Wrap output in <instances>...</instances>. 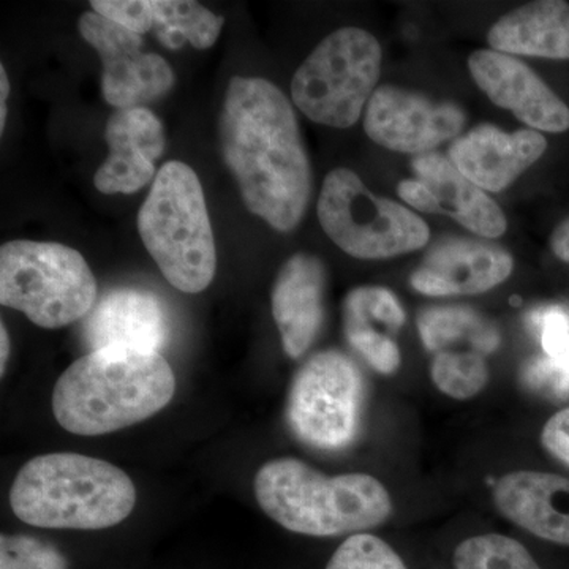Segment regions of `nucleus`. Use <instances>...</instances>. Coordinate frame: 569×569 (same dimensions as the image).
<instances>
[{
    "label": "nucleus",
    "instance_id": "nucleus-1",
    "mask_svg": "<svg viewBox=\"0 0 569 569\" xmlns=\"http://www.w3.org/2000/svg\"><path fill=\"white\" fill-rule=\"evenodd\" d=\"M220 141L246 208L280 233L293 231L309 206L312 171L283 92L263 78H233L220 116Z\"/></svg>",
    "mask_w": 569,
    "mask_h": 569
},
{
    "label": "nucleus",
    "instance_id": "nucleus-2",
    "mask_svg": "<svg viewBox=\"0 0 569 569\" xmlns=\"http://www.w3.org/2000/svg\"><path fill=\"white\" fill-rule=\"evenodd\" d=\"M173 369L160 353L97 350L77 359L52 392L59 425L97 437L138 425L173 399Z\"/></svg>",
    "mask_w": 569,
    "mask_h": 569
},
{
    "label": "nucleus",
    "instance_id": "nucleus-3",
    "mask_svg": "<svg viewBox=\"0 0 569 569\" xmlns=\"http://www.w3.org/2000/svg\"><path fill=\"white\" fill-rule=\"evenodd\" d=\"M134 503L137 490L126 471L74 452L37 456L10 489L14 516L41 529H110L132 515Z\"/></svg>",
    "mask_w": 569,
    "mask_h": 569
},
{
    "label": "nucleus",
    "instance_id": "nucleus-4",
    "mask_svg": "<svg viewBox=\"0 0 569 569\" xmlns=\"http://www.w3.org/2000/svg\"><path fill=\"white\" fill-rule=\"evenodd\" d=\"M254 497L283 529L316 538L362 533L392 512L388 489L372 475L328 477L293 458L264 463L254 478Z\"/></svg>",
    "mask_w": 569,
    "mask_h": 569
},
{
    "label": "nucleus",
    "instance_id": "nucleus-5",
    "mask_svg": "<svg viewBox=\"0 0 569 569\" xmlns=\"http://www.w3.org/2000/svg\"><path fill=\"white\" fill-rule=\"evenodd\" d=\"M138 231L176 290L197 295L212 283L216 242L203 187L189 164L173 160L160 168L138 213Z\"/></svg>",
    "mask_w": 569,
    "mask_h": 569
},
{
    "label": "nucleus",
    "instance_id": "nucleus-6",
    "mask_svg": "<svg viewBox=\"0 0 569 569\" xmlns=\"http://www.w3.org/2000/svg\"><path fill=\"white\" fill-rule=\"evenodd\" d=\"M96 298V277L78 250L36 241H11L0 249V302L33 325L74 323L91 313Z\"/></svg>",
    "mask_w": 569,
    "mask_h": 569
},
{
    "label": "nucleus",
    "instance_id": "nucleus-7",
    "mask_svg": "<svg viewBox=\"0 0 569 569\" xmlns=\"http://www.w3.org/2000/svg\"><path fill=\"white\" fill-rule=\"evenodd\" d=\"M380 71L381 47L376 37L362 29H339L296 70L291 96L310 121L348 129L377 91Z\"/></svg>",
    "mask_w": 569,
    "mask_h": 569
},
{
    "label": "nucleus",
    "instance_id": "nucleus-8",
    "mask_svg": "<svg viewBox=\"0 0 569 569\" xmlns=\"http://www.w3.org/2000/svg\"><path fill=\"white\" fill-rule=\"evenodd\" d=\"M318 219L337 247L359 260H385L429 242V227L406 206L370 192L358 174L337 168L326 176Z\"/></svg>",
    "mask_w": 569,
    "mask_h": 569
},
{
    "label": "nucleus",
    "instance_id": "nucleus-9",
    "mask_svg": "<svg viewBox=\"0 0 569 569\" xmlns=\"http://www.w3.org/2000/svg\"><path fill=\"white\" fill-rule=\"evenodd\" d=\"M365 378L340 351L310 358L296 373L287 417L299 440L321 451H339L355 440L361 425Z\"/></svg>",
    "mask_w": 569,
    "mask_h": 569
},
{
    "label": "nucleus",
    "instance_id": "nucleus-10",
    "mask_svg": "<svg viewBox=\"0 0 569 569\" xmlns=\"http://www.w3.org/2000/svg\"><path fill=\"white\" fill-rule=\"evenodd\" d=\"M80 33L102 59L103 97L118 110L156 102L173 88V70L159 54L142 52L138 33L96 11L82 14Z\"/></svg>",
    "mask_w": 569,
    "mask_h": 569
},
{
    "label": "nucleus",
    "instance_id": "nucleus-11",
    "mask_svg": "<svg viewBox=\"0 0 569 569\" xmlns=\"http://www.w3.org/2000/svg\"><path fill=\"white\" fill-rule=\"evenodd\" d=\"M466 126L455 103L432 102L396 86H381L367 103L365 129L370 140L396 152L429 153Z\"/></svg>",
    "mask_w": 569,
    "mask_h": 569
},
{
    "label": "nucleus",
    "instance_id": "nucleus-12",
    "mask_svg": "<svg viewBox=\"0 0 569 569\" xmlns=\"http://www.w3.org/2000/svg\"><path fill=\"white\" fill-rule=\"evenodd\" d=\"M417 179L397 187L399 197L411 208L443 213L482 238H498L507 231V217L485 190L468 181L455 163L440 153L429 152L413 160Z\"/></svg>",
    "mask_w": 569,
    "mask_h": 569
},
{
    "label": "nucleus",
    "instance_id": "nucleus-13",
    "mask_svg": "<svg viewBox=\"0 0 569 569\" xmlns=\"http://www.w3.org/2000/svg\"><path fill=\"white\" fill-rule=\"evenodd\" d=\"M471 77L497 107L509 110L537 132L569 129V108L530 67L512 56L479 50L468 59Z\"/></svg>",
    "mask_w": 569,
    "mask_h": 569
},
{
    "label": "nucleus",
    "instance_id": "nucleus-14",
    "mask_svg": "<svg viewBox=\"0 0 569 569\" xmlns=\"http://www.w3.org/2000/svg\"><path fill=\"white\" fill-rule=\"evenodd\" d=\"M512 266L511 254L501 247L477 239L445 238L430 247L410 282L418 293L432 298L479 295L503 283Z\"/></svg>",
    "mask_w": 569,
    "mask_h": 569
},
{
    "label": "nucleus",
    "instance_id": "nucleus-15",
    "mask_svg": "<svg viewBox=\"0 0 569 569\" xmlns=\"http://www.w3.org/2000/svg\"><path fill=\"white\" fill-rule=\"evenodd\" d=\"M104 138L110 153L93 176L99 192L132 194L152 181L167 140L162 122L151 110L141 107L112 112Z\"/></svg>",
    "mask_w": 569,
    "mask_h": 569
},
{
    "label": "nucleus",
    "instance_id": "nucleus-16",
    "mask_svg": "<svg viewBox=\"0 0 569 569\" xmlns=\"http://www.w3.org/2000/svg\"><path fill=\"white\" fill-rule=\"evenodd\" d=\"M168 337L170 321L162 301L138 288H118L104 295L84 325V339L91 351L159 353Z\"/></svg>",
    "mask_w": 569,
    "mask_h": 569
},
{
    "label": "nucleus",
    "instance_id": "nucleus-17",
    "mask_svg": "<svg viewBox=\"0 0 569 569\" xmlns=\"http://www.w3.org/2000/svg\"><path fill=\"white\" fill-rule=\"evenodd\" d=\"M546 149L548 141L537 130L505 132L482 123L452 142L449 160L479 189L497 193L537 163Z\"/></svg>",
    "mask_w": 569,
    "mask_h": 569
},
{
    "label": "nucleus",
    "instance_id": "nucleus-18",
    "mask_svg": "<svg viewBox=\"0 0 569 569\" xmlns=\"http://www.w3.org/2000/svg\"><path fill=\"white\" fill-rule=\"evenodd\" d=\"M493 503L500 515L535 537L569 546V479L520 470L498 479Z\"/></svg>",
    "mask_w": 569,
    "mask_h": 569
},
{
    "label": "nucleus",
    "instance_id": "nucleus-19",
    "mask_svg": "<svg viewBox=\"0 0 569 569\" xmlns=\"http://www.w3.org/2000/svg\"><path fill=\"white\" fill-rule=\"evenodd\" d=\"M325 266L313 254L298 253L280 269L272 288V317L284 353L298 359L316 342L325 317Z\"/></svg>",
    "mask_w": 569,
    "mask_h": 569
},
{
    "label": "nucleus",
    "instance_id": "nucleus-20",
    "mask_svg": "<svg viewBox=\"0 0 569 569\" xmlns=\"http://www.w3.org/2000/svg\"><path fill=\"white\" fill-rule=\"evenodd\" d=\"M488 41L503 54L569 61V3L541 0L509 11L490 28Z\"/></svg>",
    "mask_w": 569,
    "mask_h": 569
},
{
    "label": "nucleus",
    "instance_id": "nucleus-21",
    "mask_svg": "<svg viewBox=\"0 0 569 569\" xmlns=\"http://www.w3.org/2000/svg\"><path fill=\"white\" fill-rule=\"evenodd\" d=\"M419 336L433 355L447 350L471 348L489 356L500 347V331L478 310L467 306H436L418 316ZM470 350V351H471Z\"/></svg>",
    "mask_w": 569,
    "mask_h": 569
},
{
    "label": "nucleus",
    "instance_id": "nucleus-22",
    "mask_svg": "<svg viewBox=\"0 0 569 569\" xmlns=\"http://www.w3.org/2000/svg\"><path fill=\"white\" fill-rule=\"evenodd\" d=\"M153 31L163 47L179 50L189 41L197 50H208L222 31L223 18L201 3L189 0H152Z\"/></svg>",
    "mask_w": 569,
    "mask_h": 569
},
{
    "label": "nucleus",
    "instance_id": "nucleus-23",
    "mask_svg": "<svg viewBox=\"0 0 569 569\" xmlns=\"http://www.w3.org/2000/svg\"><path fill=\"white\" fill-rule=\"evenodd\" d=\"M456 569H542L526 546L505 535L468 538L455 550Z\"/></svg>",
    "mask_w": 569,
    "mask_h": 569
},
{
    "label": "nucleus",
    "instance_id": "nucleus-24",
    "mask_svg": "<svg viewBox=\"0 0 569 569\" xmlns=\"http://www.w3.org/2000/svg\"><path fill=\"white\" fill-rule=\"evenodd\" d=\"M406 323V312L383 287H359L343 302V328H367L389 336Z\"/></svg>",
    "mask_w": 569,
    "mask_h": 569
},
{
    "label": "nucleus",
    "instance_id": "nucleus-25",
    "mask_svg": "<svg viewBox=\"0 0 569 569\" xmlns=\"http://www.w3.org/2000/svg\"><path fill=\"white\" fill-rule=\"evenodd\" d=\"M430 373L436 387L456 400H468L478 396L489 381L486 356L470 350L436 353Z\"/></svg>",
    "mask_w": 569,
    "mask_h": 569
},
{
    "label": "nucleus",
    "instance_id": "nucleus-26",
    "mask_svg": "<svg viewBox=\"0 0 569 569\" xmlns=\"http://www.w3.org/2000/svg\"><path fill=\"white\" fill-rule=\"evenodd\" d=\"M326 569H408L399 553L370 533L351 535L332 553Z\"/></svg>",
    "mask_w": 569,
    "mask_h": 569
},
{
    "label": "nucleus",
    "instance_id": "nucleus-27",
    "mask_svg": "<svg viewBox=\"0 0 569 569\" xmlns=\"http://www.w3.org/2000/svg\"><path fill=\"white\" fill-rule=\"evenodd\" d=\"M0 569H69V561L50 542L28 535H2Z\"/></svg>",
    "mask_w": 569,
    "mask_h": 569
},
{
    "label": "nucleus",
    "instance_id": "nucleus-28",
    "mask_svg": "<svg viewBox=\"0 0 569 569\" xmlns=\"http://www.w3.org/2000/svg\"><path fill=\"white\" fill-rule=\"evenodd\" d=\"M348 343L365 358L367 365L383 376L397 372L402 361L399 347L391 336L367 328H343Z\"/></svg>",
    "mask_w": 569,
    "mask_h": 569
},
{
    "label": "nucleus",
    "instance_id": "nucleus-29",
    "mask_svg": "<svg viewBox=\"0 0 569 569\" xmlns=\"http://www.w3.org/2000/svg\"><path fill=\"white\" fill-rule=\"evenodd\" d=\"M530 325L541 337L542 348L552 365L569 376V316L565 310H535L530 316Z\"/></svg>",
    "mask_w": 569,
    "mask_h": 569
},
{
    "label": "nucleus",
    "instance_id": "nucleus-30",
    "mask_svg": "<svg viewBox=\"0 0 569 569\" xmlns=\"http://www.w3.org/2000/svg\"><path fill=\"white\" fill-rule=\"evenodd\" d=\"M91 7L96 13L138 36L153 31L152 0H93Z\"/></svg>",
    "mask_w": 569,
    "mask_h": 569
},
{
    "label": "nucleus",
    "instance_id": "nucleus-31",
    "mask_svg": "<svg viewBox=\"0 0 569 569\" xmlns=\"http://www.w3.org/2000/svg\"><path fill=\"white\" fill-rule=\"evenodd\" d=\"M541 443L550 456L569 467V407L548 419L542 427Z\"/></svg>",
    "mask_w": 569,
    "mask_h": 569
},
{
    "label": "nucleus",
    "instance_id": "nucleus-32",
    "mask_svg": "<svg viewBox=\"0 0 569 569\" xmlns=\"http://www.w3.org/2000/svg\"><path fill=\"white\" fill-rule=\"evenodd\" d=\"M550 247L552 252L560 258V260L569 263V219L561 222L559 227L553 231L552 238H550Z\"/></svg>",
    "mask_w": 569,
    "mask_h": 569
},
{
    "label": "nucleus",
    "instance_id": "nucleus-33",
    "mask_svg": "<svg viewBox=\"0 0 569 569\" xmlns=\"http://www.w3.org/2000/svg\"><path fill=\"white\" fill-rule=\"evenodd\" d=\"M10 82L6 67L0 66V132H3L7 119L6 100L9 99Z\"/></svg>",
    "mask_w": 569,
    "mask_h": 569
},
{
    "label": "nucleus",
    "instance_id": "nucleus-34",
    "mask_svg": "<svg viewBox=\"0 0 569 569\" xmlns=\"http://www.w3.org/2000/svg\"><path fill=\"white\" fill-rule=\"evenodd\" d=\"M0 342H2V350H0V367H2V373L6 372L7 361H9L10 355V337L7 332L6 326H0Z\"/></svg>",
    "mask_w": 569,
    "mask_h": 569
}]
</instances>
